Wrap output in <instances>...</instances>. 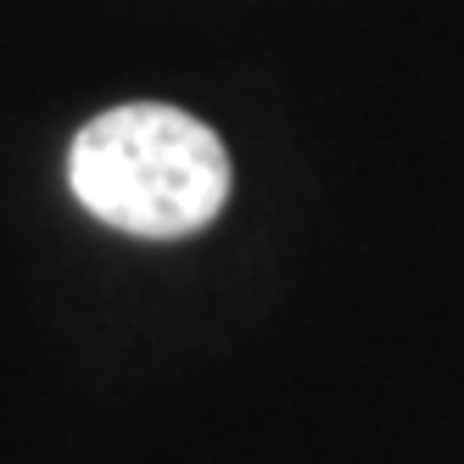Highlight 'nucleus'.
Wrapping results in <instances>:
<instances>
[{
  "label": "nucleus",
  "mask_w": 464,
  "mask_h": 464,
  "mask_svg": "<svg viewBox=\"0 0 464 464\" xmlns=\"http://www.w3.org/2000/svg\"><path fill=\"white\" fill-rule=\"evenodd\" d=\"M79 208L140 241H179L229 202V151L202 118L129 102L79 129L68 151Z\"/></svg>",
  "instance_id": "obj_1"
}]
</instances>
